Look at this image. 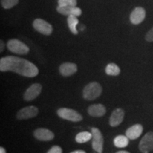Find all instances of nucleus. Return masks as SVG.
Instances as JSON below:
<instances>
[{
  "mask_svg": "<svg viewBox=\"0 0 153 153\" xmlns=\"http://www.w3.org/2000/svg\"><path fill=\"white\" fill-rule=\"evenodd\" d=\"M0 70L1 72H14L26 77H34L39 72L33 63L15 56L1 57L0 59Z\"/></svg>",
  "mask_w": 153,
  "mask_h": 153,
  "instance_id": "f257e3e1",
  "label": "nucleus"
},
{
  "mask_svg": "<svg viewBox=\"0 0 153 153\" xmlns=\"http://www.w3.org/2000/svg\"><path fill=\"white\" fill-rule=\"evenodd\" d=\"M102 92V87L98 82H91L86 85L83 89V97L88 101H92L100 97Z\"/></svg>",
  "mask_w": 153,
  "mask_h": 153,
  "instance_id": "f03ea898",
  "label": "nucleus"
},
{
  "mask_svg": "<svg viewBox=\"0 0 153 153\" xmlns=\"http://www.w3.org/2000/svg\"><path fill=\"white\" fill-rule=\"evenodd\" d=\"M57 114L62 119L72 122H79L83 119V117L76 111L68 108H61L57 110Z\"/></svg>",
  "mask_w": 153,
  "mask_h": 153,
  "instance_id": "7ed1b4c3",
  "label": "nucleus"
},
{
  "mask_svg": "<svg viewBox=\"0 0 153 153\" xmlns=\"http://www.w3.org/2000/svg\"><path fill=\"white\" fill-rule=\"evenodd\" d=\"M7 48L11 52L19 55H26L30 51L26 44L18 39L9 40L7 43Z\"/></svg>",
  "mask_w": 153,
  "mask_h": 153,
  "instance_id": "20e7f679",
  "label": "nucleus"
},
{
  "mask_svg": "<svg viewBox=\"0 0 153 153\" xmlns=\"http://www.w3.org/2000/svg\"><path fill=\"white\" fill-rule=\"evenodd\" d=\"M92 133V148L97 153H102L104 148V137L97 128H91Z\"/></svg>",
  "mask_w": 153,
  "mask_h": 153,
  "instance_id": "39448f33",
  "label": "nucleus"
},
{
  "mask_svg": "<svg viewBox=\"0 0 153 153\" xmlns=\"http://www.w3.org/2000/svg\"><path fill=\"white\" fill-rule=\"evenodd\" d=\"M34 29L43 35L49 36L53 32V26L46 21L41 19H36L33 23Z\"/></svg>",
  "mask_w": 153,
  "mask_h": 153,
  "instance_id": "423d86ee",
  "label": "nucleus"
},
{
  "mask_svg": "<svg viewBox=\"0 0 153 153\" xmlns=\"http://www.w3.org/2000/svg\"><path fill=\"white\" fill-rule=\"evenodd\" d=\"M139 149L142 153H149L153 150V132H148L139 143Z\"/></svg>",
  "mask_w": 153,
  "mask_h": 153,
  "instance_id": "0eeeda50",
  "label": "nucleus"
},
{
  "mask_svg": "<svg viewBox=\"0 0 153 153\" xmlns=\"http://www.w3.org/2000/svg\"><path fill=\"white\" fill-rule=\"evenodd\" d=\"M38 114V108L34 106L24 107L16 114V118L19 120L29 119L36 117Z\"/></svg>",
  "mask_w": 153,
  "mask_h": 153,
  "instance_id": "6e6552de",
  "label": "nucleus"
},
{
  "mask_svg": "<svg viewBox=\"0 0 153 153\" xmlns=\"http://www.w3.org/2000/svg\"><path fill=\"white\" fill-rule=\"evenodd\" d=\"M42 91V86L38 83H35L26 89L24 94V100L30 101L33 100L39 96Z\"/></svg>",
  "mask_w": 153,
  "mask_h": 153,
  "instance_id": "1a4fd4ad",
  "label": "nucleus"
},
{
  "mask_svg": "<svg viewBox=\"0 0 153 153\" xmlns=\"http://www.w3.org/2000/svg\"><path fill=\"white\" fill-rule=\"evenodd\" d=\"M146 16V11L143 7H136L132 11L131 16H130V20L131 22L134 25H138L142 23Z\"/></svg>",
  "mask_w": 153,
  "mask_h": 153,
  "instance_id": "9d476101",
  "label": "nucleus"
},
{
  "mask_svg": "<svg viewBox=\"0 0 153 153\" xmlns=\"http://www.w3.org/2000/svg\"><path fill=\"white\" fill-rule=\"evenodd\" d=\"M57 11L60 14L65 16H79L82 14V10L77 7L72 6H58L57 7Z\"/></svg>",
  "mask_w": 153,
  "mask_h": 153,
  "instance_id": "9b49d317",
  "label": "nucleus"
},
{
  "mask_svg": "<svg viewBox=\"0 0 153 153\" xmlns=\"http://www.w3.org/2000/svg\"><path fill=\"white\" fill-rule=\"evenodd\" d=\"M36 139L41 141H50L54 138L55 135L52 131L46 128H38L33 132Z\"/></svg>",
  "mask_w": 153,
  "mask_h": 153,
  "instance_id": "f8f14e48",
  "label": "nucleus"
},
{
  "mask_svg": "<svg viewBox=\"0 0 153 153\" xmlns=\"http://www.w3.org/2000/svg\"><path fill=\"white\" fill-rule=\"evenodd\" d=\"M125 112L122 108H116L111 115L109 124L112 127H116L123 122Z\"/></svg>",
  "mask_w": 153,
  "mask_h": 153,
  "instance_id": "ddd939ff",
  "label": "nucleus"
},
{
  "mask_svg": "<svg viewBox=\"0 0 153 153\" xmlns=\"http://www.w3.org/2000/svg\"><path fill=\"white\" fill-rule=\"evenodd\" d=\"M59 71L64 76H71L77 71V66L72 62H64L59 68Z\"/></svg>",
  "mask_w": 153,
  "mask_h": 153,
  "instance_id": "4468645a",
  "label": "nucleus"
},
{
  "mask_svg": "<svg viewBox=\"0 0 153 153\" xmlns=\"http://www.w3.org/2000/svg\"><path fill=\"white\" fill-rule=\"evenodd\" d=\"M106 113V107L101 104H92L88 108V114L92 117H101Z\"/></svg>",
  "mask_w": 153,
  "mask_h": 153,
  "instance_id": "2eb2a0df",
  "label": "nucleus"
},
{
  "mask_svg": "<svg viewBox=\"0 0 153 153\" xmlns=\"http://www.w3.org/2000/svg\"><path fill=\"white\" fill-rule=\"evenodd\" d=\"M143 131V127L140 124H135L127 129L126 135L130 140H135L141 135Z\"/></svg>",
  "mask_w": 153,
  "mask_h": 153,
  "instance_id": "dca6fc26",
  "label": "nucleus"
},
{
  "mask_svg": "<svg viewBox=\"0 0 153 153\" xmlns=\"http://www.w3.org/2000/svg\"><path fill=\"white\" fill-rule=\"evenodd\" d=\"M129 138L126 135H118L114 140V144L116 148H123L129 144Z\"/></svg>",
  "mask_w": 153,
  "mask_h": 153,
  "instance_id": "f3484780",
  "label": "nucleus"
},
{
  "mask_svg": "<svg viewBox=\"0 0 153 153\" xmlns=\"http://www.w3.org/2000/svg\"><path fill=\"white\" fill-rule=\"evenodd\" d=\"M79 23L77 16H68V24L70 28V31L74 35H76L78 33V30L76 29V25Z\"/></svg>",
  "mask_w": 153,
  "mask_h": 153,
  "instance_id": "a211bd4d",
  "label": "nucleus"
},
{
  "mask_svg": "<svg viewBox=\"0 0 153 153\" xmlns=\"http://www.w3.org/2000/svg\"><path fill=\"white\" fill-rule=\"evenodd\" d=\"M92 138V133L90 132L83 131L80 132L76 135L75 140L78 143H85L88 142Z\"/></svg>",
  "mask_w": 153,
  "mask_h": 153,
  "instance_id": "6ab92c4d",
  "label": "nucleus"
},
{
  "mask_svg": "<svg viewBox=\"0 0 153 153\" xmlns=\"http://www.w3.org/2000/svg\"><path fill=\"white\" fill-rule=\"evenodd\" d=\"M105 72L106 74L110 76H118L120 74V70L117 65L115 63H109L108 64L105 69Z\"/></svg>",
  "mask_w": 153,
  "mask_h": 153,
  "instance_id": "aec40b11",
  "label": "nucleus"
},
{
  "mask_svg": "<svg viewBox=\"0 0 153 153\" xmlns=\"http://www.w3.org/2000/svg\"><path fill=\"white\" fill-rule=\"evenodd\" d=\"M19 1V0H1V4L4 9H9L16 6Z\"/></svg>",
  "mask_w": 153,
  "mask_h": 153,
  "instance_id": "412c9836",
  "label": "nucleus"
},
{
  "mask_svg": "<svg viewBox=\"0 0 153 153\" xmlns=\"http://www.w3.org/2000/svg\"><path fill=\"white\" fill-rule=\"evenodd\" d=\"M57 2L59 6H72V7H76L77 4L76 0H58Z\"/></svg>",
  "mask_w": 153,
  "mask_h": 153,
  "instance_id": "4be33fe9",
  "label": "nucleus"
},
{
  "mask_svg": "<svg viewBox=\"0 0 153 153\" xmlns=\"http://www.w3.org/2000/svg\"><path fill=\"white\" fill-rule=\"evenodd\" d=\"M47 153H62V150L58 145H54L48 151Z\"/></svg>",
  "mask_w": 153,
  "mask_h": 153,
  "instance_id": "5701e85b",
  "label": "nucleus"
},
{
  "mask_svg": "<svg viewBox=\"0 0 153 153\" xmlns=\"http://www.w3.org/2000/svg\"><path fill=\"white\" fill-rule=\"evenodd\" d=\"M145 40L148 42H153V28L147 33L145 36Z\"/></svg>",
  "mask_w": 153,
  "mask_h": 153,
  "instance_id": "b1692460",
  "label": "nucleus"
},
{
  "mask_svg": "<svg viewBox=\"0 0 153 153\" xmlns=\"http://www.w3.org/2000/svg\"><path fill=\"white\" fill-rule=\"evenodd\" d=\"M70 153H86L85 151L84 150H74V151H72Z\"/></svg>",
  "mask_w": 153,
  "mask_h": 153,
  "instance_id": "393cba45",
  "label": "nucleus"
},
{
  "mask_svg": "<svg viewBox=\"0 0 153 153\" xmlns=\"http://www.w3.org/2000/svg\"><path fill=\"white\" fill-rule=\"evenodd\" d=\"M0 43H1V49H0V51H1V52H2V51H4V42L2 41H1Z\"/></svg>",
  "mask_w": 153,
  "mask_h": 153,
  "instance_id": "a878e982",
  "label": "nucleus"
},
{
  "mask_svg": "<svg viewBox=\"0 0 153 153\" xmlns=\"http://www.w3.org/2000/svg\"><path fill=\"white\" fill-rule=\"evenodd\" d=\"M0 153H7V152H6V150L4 148H2V147H1V148H0Z\"/></svg>",
  "mask_w": 153,
  "mask_h": 153,
  "instance_id": "bb28decb",
  "label": "nucleus"
},
{
  "mask_svg": "<svg viewBox=\"0 0 153 153\" xmlns=\"http://www.w3.org/2000/svg\"><path fill=\"white\" fill-rule=\"evenodd\" d=\"M116 153H130V152H128V151H126V150H120V151H118V152Z\"/></svg>",
  "mask_w": 153,
  "mask_h": 153,
  "instance_id": "cd10ccee",
  "label": "nucleus"
}]
</instances>
